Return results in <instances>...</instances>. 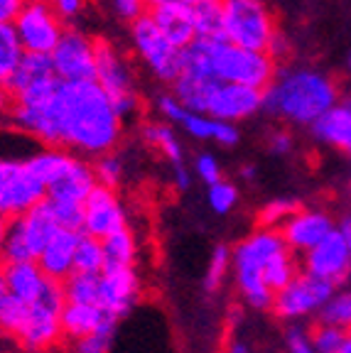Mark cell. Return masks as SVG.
Listing matches in <instances>:
<instances>
[{"instance_id":"obj_1","label":"cell","mask_w":351,"mask_h":353,"mask_svg":"<svg viewBox=\"0 0 351 353\" xmlns=\"http://www.w3.org/2000/svg\"><path fill=\"white\" fill-rule=\"evenodd\" d=\"M10 116L22 132L50 148L108 154L123 135V121L96 81H52L12 96Z\"/></svg>"},{"instance_id":"obj_2","label":"cell","mask_w":351,"mask_h":353,"mask_svg":"<svg viewBox=\"0 0 351 353\" xmlns=\"http://www.w3.org/2000/svg\"><path fill=\"white\" fill-rule=\"evenodd\" d=\"M231 275L251 309H270L275 292L300 275V260L280 231L258 228L231 248Z\"/></svg>"},{"instance_id":"obj_3","label":"cell","mask_w":351,"mask_h":353,"mask_svg":"<svg viewBox=\"0 0 351 353\" xmlns=\"http://www.w3.org/2000/svg\"><path fill=\"white\" fill-rule=\"evenodd\" d=\"M182 74L209 77L221 83H238L265 91L275 79V61L268 57V52L243 50L226 39L197 37L184 50Z\"/></svg>"},{"instance_id":"obj_4","label":"cell","mask_w":351,"mask_h":353,"mask_svg":"<svg viewBox=\"0 0 351 353\" xmlns=\"http://www.w3.org/2000/svg\"><path fill=\"white\" fill-rule=\"evenodd\" d=\"M336 103L339 94L334 81L314 69H280L263 91V108L270 116L295 125L312 128Z\"/></svg>"},{"instance_id":"obj_5","label":"cell","mask_w":351,"mask_h":353,"mask_svg":"<svg viewBox=\"0 0 351 353\" xmlns=\"http://www.w3.org/2000/svg\"><path fill=\"white\" fill-rule=\"evenodd\" d=\"M221 28L226 42L253 52L268 50L278 32L263 0H221Z\"/></svg>"},{"instance_id":"obj_6","label":"cell","mask_w":351,"mask_h":353,"mask_svg":"<svg viewBox=\"0 0 351 353\" xmlns=\"http://www.w3.org/2000/svg\"><path fill=\"white\" fill-rule=\"evenodd\" d=\"M64 290L59 282H50L47 292L28 307V316L17 334L20 351L44 353L61 339V312H64Z\"/></svg>"},{"instance_id":"obj_7","label":"cell","mask_w":351,"mask_h":353,"mask_svg":"<svg viewBox=\"0 0 351 353\" xmlns=\"http://www.w3.org/2000/svg\"><path fill=\"white\" fill-rule=\"evenodd\" d=\"M57 231H59V223L44 201L30 214L10 221L3 260L6 263H37L44 245L50 243V238Z\"/></svg>"},{"instance_id":"obj_8","label":"cell","mask_w":351,"mask_h":353,"mask_svg":"<svg viewBox=\"0 0 351 353\" xmlns=\"http://www.w3.org/2000/svg\"><path fill=\"white\" fill-rule=\"evenodd\" d=\"M12 30L25 54L50 57L64 34V22L55 12L50 0H25L12 20Z\"/></svg>"},{"instance_id":"obj_9","label":"cell","mask_w":351,"mask_h":353,"mask_svg":"<svg viewBox=\"0 0 351 353\" xmlns=\"http://www.w3.org/2000/svg\"><path fill=\"white\" fill-rule=\"evenodd\" d=\"M131 39L140 59L150 66V72L160 79V81L175 83L184 72V52L177 50L175 44L155 28V22L145 12L143 17H137L131 22Z\"/></svg>"},{"instance_id":"obj_10","label":"cell","mask_w":351,"mask_h":353,"mask_svg":"<svg viewBox=\"0 0 351 353\" xmlns=\"http://www.w3.org/2000/svg\"><path fill=\"white\" fill-rule=\"evenodd\" d=\"M96 83L104 88V94L108 96L111 105L121 116V121L131 118L137 110V96L131 81V69L113 44L104 42V39L96 42Z\"/></svg>"},{"instance_id":"obj_11","label":"cell","mask_w":351,"mask_h":353,"mask_svg":"<svg viewBox=\"0 0 351 353\" xmlns=\"http://www.w3.org/2000/svg\"><path fill=\"white\" fill-rule=\"evenodd\" d=\"M332 292L334 290L330 285H324V282L314 280V277L305 275L300 270V275L290 285H285L280 292H275L270 312L283 321L310 319V316H317L322 312V307L332 297Z\"/></svg>"},{"instance_id":"obj_12","label":"cell","mask_w":351,"mask_h":353,"mask_svg":"<svg viewBox=\"0 0 351 353\" xmlns=\"http://www.w3.org/2000/svg\"><path fill=\"white\" fill-rule=\"evenodd\" d=\"M300 270L314 280L330 285L332 290H339L351 277V255L346 250V243L341 233L332 231L322 243H317L312 250L300 255Z\"/></svg>"},{"instance_id":"obj_13","label":"cell","mask_w":351,"mask_h":353,"mask_svg":"<svg viewBox=\"0 0 351 353\" xmlns=\"http://www.w3.org/2000/svg\"><path fill=\"white\" fill-rule=\"evenodd\" d=\"M50 59L59 81H96V42L79 30H64Z\"/></svg>"},{"instance_id":"obj_14","label":"cell","mask_w":351,"mask_h":353,"mask_svg":"<svg viewBox=\"0 0 351 353\" xmlns=\"http://www.w3.org/2000/svg\"><path fill=\"white\" fill-rule=\"evenodd\" d=\"M260 108H263V91L238 86V83L214 81V86L209 91L207 103H204L202 116L236 125L238 121H246V118L256 116Z\"/></svg>"},{"instance_id":"obj_15","label":"cell","mask_w":351,"mask_h":353,"mask_svg":"<svg viewBox=\"0 0 351 353\" xmlns=\"http://www.w3.org/2000/svg\"><path fill=\"white\" fill-rule=\"evenodd\" d=\"M123 228H128V214L123 201L118 199L115 189L96 184L93 192L88 194L86 204H84L82 233L104 241V238L113 236Z\"/></svg>"},{"instance_id":"obj_16","label":"cell","mask_w":351,"mask_h":353,"mask_svg":"<svg viewBox=\"0 0 351 353\" xmlns=\"http://www.w3.org/2000/svg\"><path fill=\"white\" fill-rule=\"evenodd\" d=\"M47 201V187L28 167V162H17L8 182L0 189V214L6 219H20Z\"/></svg>"},{"instance_id":"obj_17","label":"cell","mask_w":351,"mask_h":353,"mask_svg":"<svg viewBox=\"0 0 351 353\" xmlns=\"http://www.w3.org/2000/svg\"><path fill=\"white\" fill-rule=\"evenodd\" d=\"M140 277L135 268H106L99 275V307L106 314L121 321L137 304Z\"/></svg>"},{"instance_id":"obj_18","label":"cell","mask_w":351,"mask_h":353,"mask_svg":"<svg viewBox=\"0 0 351 353\" xmlns=\"http://www.w3.org/2000/svg\"><path fill=\"white\" fill-rule=\"evenodd\" d=\"M336 228L334 219L324 209H297L280 228V236L295 255H305Z\"/></svg>"},{"instance_id":"obj_19","label":"cell","mask_w":351,"mask_h":353,"mask_svg":"<svg viewBox=\"0 0 351 353\" xmlns=\"http://www.w3.org/2000/svg\"><path fill=\"white\" fill-rule=\"evenodd\" d=\"M82 231H72V228H59L50 243L44 245L42 255L37 258L39 270L44 277L52 282H64L69 275H74V255H77V245Z\"/></svg>"},{"instance_id":"obj_20","label":"cell","mask_w":351,"mask_h":353,"mask_svg":"<svg viewBox=\"0 0 351 353\" xmlns=\"http://www.w3.org/2000/svg\"><path fill=\"white\" fill-rule=\"evenodd\" d=\"M118 321L108 316L99 304H64L61 312V336L69 341H79V339L96 334L101 329H115Z\"/></svg>"},{"instance_id":"obj_21","label":"cell","mask_w":351,"mask_h":353,"mask_svg":"<svg viewBox=\"0 0 351 353\" xmlns=\"http://www.w3.org/2000/svg\"><path fill=\"white\" fill-rule=\"evenodd\" d=\"M155 28L165 34L177 50L184 52L189 44L197 39V25H194V12L189 6H162L148 12Z\"/></svg>"},{"instance_id":"obj_22","label":"cell","mask_w":351,"mask_h":353,"mask_svg":"<svg viewBox=\"0 0 351 353\" xmlns=\"http://www.w3.org/2000/svg\"><path fill=\"white\" fill-rule=\"evenodd\" d=\"M310 130L317 143L351 154V99L339 101Z\"/></svg>"},{"instance_id":"obj_23","label":"cell","mask_w":351,"mask_h":353,"mask_svg":"<svg viewBox=\"0 0 351 353\" xmlns=\"http://www.w3.org/2000/svg\"><path fill=\"white\" fill-rule=\"evenodd\" d=\"M8 282V294L22 304H35L50 287L52 280L44 277L37 263H6L3 265Z\"/></svg>"},{"instance_id":"obj_24","label":"cell","mask_w":351,"mask_h":353,"mask_svg":"<svg viewBox=\"0 0 351 353\" xmlns=\"http://www.w3.org/2000/svg\"><path fill=\"white\" fill-rule=\"evenodd\" d=\"M52 81H57V74L50 57L25 54L6 88L10 91V96H20V94H28V91H35L39 86H47Z\"/></svg>"},{"instance_id":"obj_25","label":"cell","mask_w":351,"mask_h":353,"mask_svg":"<svg viewBox=\"0 0 351 353\" xmlns=\"http://www.w3.org/2000/svg\"><path fill=\"white\" fill-rule=\"evenodd\" d=\"M187 130V135H192L197 140H209V143H219V145H236L238 143V128L234 123L214 121L209 116H199V113H187L184 121L180 123Z\"/></svg>"},{"instance_id":"obj_26","label":"cell","mask_w":351,"mask_h":353,"mask_svg":"<svg viewBox=\"0 0 351 353\" xmlns=\"http://www.w3.org/2000/svg\"><path fill=\"white\" fill-rule=\"evenodd\" d=\"M74 162H77V157L69 154L66 150L47 148V150H37L28 160V167L42 179L44 187H52V184L59 182L61 176L72 170Z\"/></svg>"},{"instance_id":"obj_27","label":"cell","mask_w":351,"mask_h":353,"mask_svg":"<svg viewBox=\"0 0 351 353\" xmlns=\"http://www.w3.org/2000/svg\"><path fill=\"white\" fill-rule=\"evenodd\" d=\"M101 243H104L106 268H135L137 241L131 228H123V231L104 238Z\"/></svg>"},{"instance_id":"obj_28","label":"cell","mask_w":351,"mask_h":353,"mask_svg":"<svg viewBox=\"0 0 351 353\" xmlns=\"http://www.w3.org/2000/svg\"><path fill=\"white\" fill-rule=\"evenodd\" d=\"M143 140L150 148L160 150V152L165 154L167 160L172 162V167L184 165V148H182L180 138H177L170 125H165V123H148L143 128Z\"/></svg>"},{"instance_id":"obj_29","label":"cell","mask_w":351,"mask_h":353,"mask_svg":"<svg viewBox=\"0 0 351 353\" xmlns=\"http://www.w3.org/2000/svg\"><path fill=\"white\" fill-rule=\"evenodd\" d=\"M22 57H25V50H22L12 25H0V86L10 83Z\"/></svg>"},{"instance_id":"obj_30","label":"cell","mask_w":351,"mask_h":353,"mask_svg":"<svg viewBox=\"0 0 351 353\" xmlns=\"http://www.w3.org/2000/svg\"><path fill=\"white\" fill-rule=\"evenodd\" d=\"M197 37L202 39H224L221 28V0H197L192 6Z\"/></svg>"},{"instance_id":"obj_31","label":"cell","mask_w":351,"mask_h":353,"mask_svg":"<svg viewBox=\"0 0 351 353\" xmlns=\"http://www.w3.org/2000/svg\"><path fill=\"white\" fill-rule=\"evenodd\" d=\"M106 270V255H104V243L99 238L84 236L79 238L77 255H74V272H84V275H101Z\"/></svg>"},{"instance_id":"obj_32","label":"cell","mask_w":351,"mask_h":353,"mask_svg":"<svg viewBox=\"0 0 351 353\" xmlns=\"http://www.w3.org/2000/svg\"><path fill=\"white\" fill-rule=\"evenodd\" d=\"M317 321L351 331V290H334L317 314Z\"/></svg>"},{"instance_id":"obj_33","label":"cell","mask_w":351,"mask_h":353,"mask_svg":"<svg viewBox=\"0 0 351 353\" xmlns=\"http://www.w3.org/2000/svg\"><path fill=\"white\" fill-rule=\"evenodd\" d=\"M61 290L69 304H96L99 302V275L74 272L61 282Z\"/></svg>"},{"instance_id":"obj_34","label":"cell","mask_w":351,"mask_h":353,"mask_svg":"<svg viewBox=\"0 0 351 353\" xmlns=\"http://www.w3.org/2000/svg\"><path fill=\"white\" fill-rule=\"evenodd\" d=\"M229 275H231V248L229 245H216L211 250V258H209L207 272H204V290L209 294L219 292Z\"/></svg>"},{"instance_id":"obj_35","label":"cell","mask_w":351,"mask_h":353,"mask_svg":"<svg viewBox=\"0 0 351 353\" xmlns=\"http://www.w3.org/2000/svg\"><path fill=\"white\" fill-rule=\"evenodd\" d=\"M297 209H300V206H297L295 199L275 196L273 201H268V204L260 209V214H258L260 228H273V231H280V228L285 226L287 219H290Z\"/></svg>"},{"instance_id":"obj_36","label":"cell","mask_w":351,"mask_h":353,"mask_svg":"<svg viewBox=\"0 0 351 353\" xmlns=\"http://www.w3.org/2000/svg\"><path fill=\"white\" fill-rule=\"evenodd\" d=\"M28 307L30 304H22L20 299L10 297V294L0 299V334L17 339L22 324H25V316H28Z\"/></svg>"},{"instance_id":"obj_37","label":"cell","mask_w":351,"mask_h":353,"mask_svg":"<svg viewBox=\"0 0 351 353\" xmlns=\"http://www.w3.org/2000/svg\"><path fill=\"white\" fill-rule=\"evenodd\" d=\"M346 334H349V331L317 321L307 336L317 353H341V348H344V343H346Z\"/></svg>"},{"instance_id":"obj_38","label":"cell","mask_w":351,"mask_h":353,"mask_svg":"<svg viewBox=\"0 0 351 353\" xmlns=\"http://www.w3.org/2000/svg\"><path fill=\"white\" fill-rule=\"evenodd\" d=\"M207 204H209V209L214 211V214H229V211L238 204L236 184H231V182H226V179H221V182L207 187Z\"/></svg>"},{"instance_id":"obj_39","label":"cell","mask_w":351,"mask_h":353,"mask_svg":"<svg viewBox=\"0 0 351 353\" xmlns=\"http://www.w3.org/2000/svg\"><path fill=\"white\" fill-rule=\"evenodd\" d=\"M93 176H96V184L101 187L115 189L123 179V162L115 157V154H101L99 160L93 162Z\"/></svg>"},{"instance_id":"obj_40","label":"cell","mask_w":351,"mask_h":353,"mask_svg":"<svg viewBox=\"0 0 351 353\" xmlns=\"http://www.w3.org/2000/svg\"><path fill=\"white\" fill-rule=\"evenodd\" d=\"M113 331L115 329H101L79 341H72V353H108L113 343Z\"/></svg>"},{"instance_id":"obj_41","label":"cell","mask_w":351,"mask_h":353,"mask_svg":"<svg viewBox=\"0 0 351 353\" xmlns=\"http://www.w3.org/2000/svg\"><path fill=\"white\" fill-rule=\"evenodd\" d=\"M194 176H199L207 187H211V184L221 182L224 176H221V165L219 160H216L211 152H202L197 154V160H194Z\"/></svg>"},{"instance_id":"obj_42","label":"cell","mask_w":351,"mask_h":353,"mask_svg":"<svg viewBox=\"0 0 351 353\" xmlns=\"http://www.w3.org/2000/svg\"><path fill=\"white\" fill-rule=\"evenodd\" d=\"M285 351L287 353H317L310 343L307 331H302L300 326H290L285 334Z\"/></svg>"},{"instance_id":"obj_43","label":"cell","mask_w":351,"mask_h":353,"mask_svg":"<svg viewBox=\"0 0 351 353\" xmlns=\"http://www.w3.org/2000/svg\"><path fill=\"white\" fill-rule=\"evenodd\" d=\"M111 8L118 17L128 22H135L145 15V0H111Z\"/></svg>"},{"instance_id":"obj_44","label":"cell","mask_w":351,"mask_h":353,"mask_svg":"<svg viewBox=\"0 0 351 353\" xmlns=\"http://www.w3.org/2000/svg\"><path fill=\"white\" fill-rule=\"evenodd\" d=\"M158 108H160V113H162V116H165L167 121H172V123H182L187 113H189V110H187L184 105L175 99V96H162V99H160V103H158Z\"/></svg>"},{"instance_id":"obj_45","label":"cell","mask_w":351,"mask_h":353,"mask_svg":"<svg viewBox=\"0 0 351 353\" xmlns=\"http://www.w3.org/2000/svg\"><path fill=\"white\" fill-rule=\"evenodd\" d=\"M295 143H292V135L285 130H275L268 135V150L273 154H290Z\"/></svg>"},{"instance_id":"obj_46","label":"cell","mask_w":351,"mask_h":353,"mask_svg":"<svg viewBox=\"0 0 351 353\" xmlns=\"http://www.w3.org/2000/svg\"><path fill=\"white\" fill-rule=\"evenodd\" d=\"M55 12L61 20H69V17H77L84 8V0H50Z\"/></svg>"},{"instance_id":"obj_47","label":"cell","mask_w":351,"mask_h":353,"mask_svg":"<svg viewBox=\"0 0 351 353\" xmlns=\"http://www.w3.org/2000/svg\"><path fill=\"white\" fill-rule=\"evenodd\" d=\"M25 0H0V25H12Z\"/></svg>"},{"instance_id":"obj_48","label":"cell","mask_w":351,"mask_h":353,"mask_svg":"<svg viewBox=\"0 0 351 353\" xmlns=\"http://www.w3.org/2000/svg\"><path fill=\"white\" fill-rule=\"evenodd\" d=\"M265 52H268V57L273 61L280 59V57H285L287 52H290V47H287V39L283 37L280 32H275L273 39H270V44H268V50H265Z\"/></svg>"},{"instance_id":"obj_49","label":"cell","mask_w":351,"mask_h":353,"mask_svg":"<svg viewBox=\"0 0 351 353\" xmlns=\"http://www.w3.org/2000/svg\"><path fill=\"white\" fill-rule=\"evenodd\" d=\"M175 184L182 189V192L192 187V174L187 172V167H184V165H182V167H175Z\"/></svg>"},{"instance_id":"obj_50","label":"cell","mask_w":351,"mask_h":353,"mask_svg":"<svg viewBox=\"0 0 351 353\" xmlns=\"http://www.w3.org/2000/svg\"><path fill=\"white\" fill-rule=\"evenodd\" d=\"M197 0H145V8L155 10V8H162V6H189L192 8Z\"/></svg>"},{"instance_id":"obj_51","label":"cell","mask_w":351,"mask_h":353,"mask_svg":"<svg viewBox=\"0 0 351 353\" xmlns=\"http://www.w3.org/2000/svg\"><path fill=\"white\" fill-rule=\"evenodd\" d=\"M336 231L341 233V238H344V243H346V250H349V255H351V216H344V219L336 223Z\"/></svg>"},{"instance_id":"obj_52","label":"cell","mask_w":351,"mask_h":353,"mask_svg":"<svg viewBox=\"0 0 351 353\" xmlns=\"http://www.w3.org/2000/svg\"><path fill=\"white\" fill-rule=\"evenodd\" d=\"M8 228H10V219H6V216L0 214V260H3V250H6Z\"/></svg>"},{"instance_id":"obj_53","label":"cell","mask_w":351,"mask_h":353,"mask_svg":"<svg viewBox=\"0 0 351 353\" xmlns=\"http://www.w3.org/2000/svg\"><path fill=\"white\" fill-rule=\"evenodd\" d=\"M17 162H8V160H0V189H3V184L8 182V176L12 174V170H15Z\"/></svg>"},{"instance_id":"obj_54","label":"cell","mask_w":351,"mask_h":353,"mask_svg":"<svg viewBox=\"0 0 351 353\" xmlns=\"http://www.w3.org/2000/svg\"><path fill=\"white\" fill-rule=\"evenodd\" d=\"M10 105H12V96H10V91H8L6 86H0V116H3L6 110H10Z\"/></svg>"},{"instance_id":"obj_55","label":"cell","mask_w":351,"mask_h":353,"mask_svg":"<svg viewBox=\"0 0 351 353\" xmlns=\"http://www.w3.org/2000/svg\"><path fill=\"white\" fill-rule=\"evenodd\" d=\"M229 353H251V348H248L246 341H241V339H236V341L229 343Z\"/></svg>"},{"instance_id":"obj_56","label":"cell","mask_w":351,"mask_h":353,"mask_svg":"<svg viewBox=\"0 0 351 353\" xmlns=\"http://www.w3.org/2000/svg\"><path fill=\"white\" fill-rule=\"evenodd\" d=\"M253 174H256V167H253V165L241 167V176H243V179H248V182H251V179H253Z\"/></svg>"},{"instance_id":"obj_57","label":"cell","mask_w":351,"mask_h":353,"mask_svg":"<svg viewBox=\"0 0 351 353\" xmlns=\"http://www.w3.org/2000/svg\"><path fill=\"white\" fill-rule=\"evenodd\" d=\"M8 294V282H6V272H3V268H0V299Z\"/></svg>"},{"instance_id":"obj_58","label":"cell","mask_w":351,"mask_h":353,"mask_svg":"<svg viewBox=\"0 0 351 353\" xmlns=\"http://www.w3.org/2000/svg\"><path fill=\"white\" fill-rule=\"evenodd\" d=\"M341 353H351V331L346 334V343H344V348H341Z\"/></svg>"},{"instance_id":"obj_59","label":"cell","mask_w":351,"mask_h":353,"mask_svg":"<svg viewBox=\"0 0 351 353\" xmlns=\"http://www.w3.org/2000/svg\"><path fill=\"white\" fill-rule=\"evenodd\" d=\"M349 66H351V54H349Z\"/></svg>"},{"instance_id":"obj_60","label":"cell","mask_w":351,"mask_h":353,"mask_svg":"<svg viewBox=\"0 0 351 353\" xmlns=\"http://www.w3.org/2000/svg\"><path fill=\"white\" fill-rule=\"evenodd\" d=\"M349 189H351V184H349Z\"/></svg>"}]
</instances>
